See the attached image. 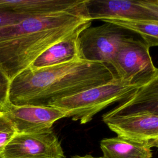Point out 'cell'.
Returning a JSON list of instances; mask_svg holds the SVG:
<instances>
[{"instance_id":"ac0fdd59","label":"cell","mask_w":158,"mask_h":158,"mask_svg":"<svg viewBox=\"0 0 158 158\" xmlns=\"http://www.w3.org/2000/svg\"><path fill=\"white\" fill-rule=\"evenodd\" d=\"M70 158H103L102 157H94L91 155H85L83 156H74Z\"/></svg>"},{"instance_id":"2e32d148","label":"cell","mask_w":158,"mask_h":158,"mask_svg":"<svg viewBox=\"0 0 158 158\" xmlns=\"http://www.w3.org/2000/svg\"><path fill=\"white\" fill-rule=\"evenodd\" d=\"M11 80L0 67V112L9 102V95Z\"/></svg>"},{"instance_id":"9a60e30c","label":"cell","mask_w":158,"mask_h":158,"mask_svg":"<svg viewBox=\"0 0 158 158\" xmlns=\"http://www.w3.org/2000/svg\"><path fill=\"white\" fill-rule=\"evenodd\" d=\"M17 133L11 122L0 112V154Z\"/></svg>"},{"instance_id":"d6986e66","label":"cell","mask_w":158,"mask_h":158,"mask_svg":"<svg viewBox=\"0 0 158 158\" xmlns=\"http://www.w3.org/2000/svg\"><path fill=\"white\" fill-rule=\"evenodd\" d=\"M0 158H2V157H1V156H0Z\"/></svg>"},{"instance_id":"7c38bea8","label":"cell","mask_w":158,"mask_h":158,"mask_svg":"<svg viewBox=\"0 0 158 158\" xmlns=\"http://www.w3.org/2000/svg\"><path fill=\"white\" fill-rule=\"evenodd\" d=\"M89 21L77 28L73 33L53 44L38 56L28 67L36 70L52 67L79 59L78 41L80 33L91 25Z\"/></svg>"},{"instance_id":"52a82bcc","label":"cell","mask_w":158,"mask_h":158,"mask_svg":"<svg viewBox=\"0 0 158 158\" xmlns=\"http://www.w3.org/2000/svg\"><path fill=\"white\" fill-rule=\"evenodd\" d=\"M0 156L2 158H65L60 143L52 128L17 133Z\"/></svg>"},{"instance_id":"8992f818","label":"cell","mask_w":158,"mask_h":158,"mask_svg":"<svg viewBox=\"0 0 158 158\" xmlns=\"http://www.w3.org/2000/svg\"><path fill=\"white\" fill-rule=\"evenodd\" d=\"M86 7L91 21L117 19L158 23V0H86Z\"/></svg>"},{"instance_id":"9c48e42d","label":"cell","mask_w":158,"mask_h":158,"mask_svg":"<svg viewBox=\"0 0 158 158\" xmlns=\"http://www.w3.org/2000/svg\"><path fill=\"white\" fill-rule=\"evenodd\" d=\"M2 113L13 124L17 133L38 132L52 128L65 113L51 106H16L9 102Z\"/></svg>"},{"instance_id":"3957f363","label":"cell","mask_w":158,"mask_h":158,"mask_svg":"<svg viewBox=\"0 0 158 158\" xmlns=\"http://www.w3.org/2000/svg\"><path fill=\"white\" fill-rule=\"evenodd\" d=\"M139 86L116 78L105 84L57 99L50 106L63 111L65 117L85 124L107 106L125 100Z\"/></svg>"},{"instance_id":"ba28073f","label":"cell","mask_w":158,"mask_h":158,"mask_svg":"<svg viewBox=\"0 0 158 158\" xmlns=\"http://www.w3.org/2000/svg\"><path fill=\"white\" fill-rule=\"evenodd\" d=\"M118 136L149 148H158V115L140 114L102 118Z\"/></svg>"},{"instance_id":"5bb4252c","label":"cell","mask_w":158,"mask_h":158,"mask_svg":"<svg viewBox=\"0 0 158 158\" xmlns=\"http://www.w3.org/2000/svg\"><path fill=\"white\" fill-rule=\"evenodd\" d=\"M101 20L138 33L150 48L158 46V23L135 22L117 19H106Z\"/></svg>"},{"instance_id":"5b68a950","label":"cell","mask_w":158,"mask_h":158,"mask_svg":"<svg viewBox=\"0 0 158 158\" xmlns=\"http://www.w3.org/2000/svg\"><path fill=\"white\" fill-rule=\"evenodd\" d=\"M122 29L108 22L85 28L78 37L79 59L110 65L121 43L127 36Z\"/></svg>"},{"instance_id":"6da1fadb","label":"cell","mask_w":158,"mask_h":158,"mask_svg":"<svg viewBox=\"0 0 158 158\" xmlns=\"http://www.w3.org/2000/svg\"><path fill=\"white\" fill-rule=\"evenodd\" d=\"M86 1L66 11L27 17L0 28V67L10 80L48 48L91 21Z\"/></svg>"},{"instance_id":"8fae6325","label":"cell","mask_w":158,"mask_h":158,"mask_svg":"<svg viewBox=\"0 0 158 158\" xmlns=\"http://www.w3.org/2000/svg\"><path fill=\"white\" fill-rule=\"evenodd\" d=\"M82 0H0V10L27 17H40L70 10Z\"/></svg>"},{"instance_id":"4fadbf2b","label":"cell","mask_w":158,"mask_h":158,"mask_svg":"<svg viewBox=\"0 0 158 158\" xmlns=\"http://www.w3.org/2000/svg\"><path fill=\"white\" fill-rule=\"evenodd\" d=\"M103 158H151V148L120 136L102 139L100 142Z\"/></svg>"},{"instance_id":"e0dca14e","label":"cell","mask_w":158,"mask_h":158,"mask_svg":"<svg viewBox=\"0 0 158 158\" xmlns=\"http://www.w3.org/2000/svg\"><path fill=\"white\" fill-rule=\"evenodd\" d=\"M25 18L27 17L9 14L0 10V28L9 25L17 23Z\"/></svg>"},{"instance_id":"30bf717a","label":"cell","mask_w":158,"mask_h":158,"mask_svg":"<svg viewBox=\"0 0 158 158\" xmlns=\"http://www.w3.org/2000/svg\"><path fill=\"white\" fill-rule=\"evenodd\" d=\"M146 113L158 115V68L131 96L104 114L102 118Z\"/></svg>"},{"instance_id":"277c9868","label":"cell","mask_w":158,"mask_h":158,"mask_svg":"<svg viewBox=\"0 0 158 158\" xmlns=\"http://www.w3.org/2000/svg\"><path fill=\"white\" fill-rule=\"evenodd\" d=\"M144 41L127 36L121 43L111 61L116 77L123 81L141 85L156 70Z\"/></svg>"},{"instance_id":"7a4b0ae2","label":"cell","mask_w":158,"mask_h":158,"mask_svg":"<svg viewBox=\"0 0 158 158\" xmlns=\"http://www.w3.org/2000/svg\"><path fill=\"white\" fill-rule=\"evenodd\" d=\"M116 78L110 65L80 59L40 69L27 68L11 80L9 101L16 106H50Z\"/></svg>"}]
</instances>
